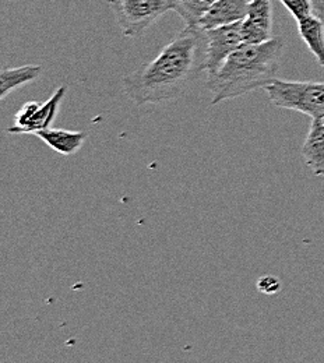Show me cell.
Returning <instances> with one entry per match:
<instances>
[{
    "mask_svg": "<svg viewBox=\"0 0 324 363\" xmlns=\"http://www.w3.org/2000/svg\"><path fill=\"white\" fill-rule=\"evenodd\" d=\"M298 31L302 41L324 67V21L318 14H311L298 21Z\"/></svg>",
    "mask_w": 324,
    "mask_h": 363,
    "instance_id": "obj_11",
    "label": "cell"
},
{
    "mask_svg": "<svg viewBox=\"0 0 324 363\" xmlns=\"http://www.w3.org/2000/svg\"><path fill=\"white\" fill-rule=\"evenodd\" d=\"M249 10V0H217L201 17L199 26L207 31L245 20Z\"/></svg>",
    "mask_w": 324,
    "mask_h": 363,
    "instance_id": "obj_8",
    "label": "cell"
},
{
    "mask_svg": "<svg viewBox=\"0 0 324 363\" xmlns=\"http://www.w3.org/2000/svg\"><path fill=\"white\" fill-rule=\"evenodd\" d=\"M264 91L277 108L296 111L312 119L324 118V83L276 79Z\"/></svg>",
    "mask_w": 324,
    "mask_h": 363,
    "instance_id": "obj_3",
    "label": "cell"
},
{
    "mask_svg": "<svg viewBox=\"0 0 324 363\" xmlns=\"http://www.w3.org/2000/svg\"><path fill=\"white\" fill-rule=\"evenodd\" d=\"M256 286L262 294L273 296L281 291V281L274 275H263L257 279Z\"/></svg>",
    "mask_w": 324,
    "mask_h": 363,
    "instance_id": "obj_15",
    "label": "cell"
},
{
    "mask_svg": "<svg viewBox=\"0 0 324 363\" xmlns=\"http://www.w3.org/2000/svg\"><path fill=\"white\" fill-rule=\"evenodd\" d=\"M284 48L285 43L279 37L263 44L239 46L217 73L207 76L206 87L211 94V104L218 105L272 84L278 79Z\"/></svg>",
    "mask_w": 324,
    "mask_h": 363,
    "instance_id": "obj_2",
    "label": "cell"
},
{
    "mask_svg": "<svg viewBox=\"0 0 324 363\" xmlns=\"http://www.w3.org/2000/svg\"><path fill=\"white\" fill-rule=\"evenodd\" d=\"M296 21L315 13L312 0H279Z\"/></svg>",
    "mask_w": 324,
    "mask_h": 363,
    "instance_id": "obj_14",
    "label": "cell"
},
{
    "mask_svg": "<svg viewBox=\"0 0 324 363\" xmlns=\"http://www.w3.org/2000/svg\"><path fill=\"white\" fill-rule=\"evenodd\" d=\"M206 31L186 26L157 57L122 79L123 92L138 106L178 99L204 72Z\"/></svg>",
    "mask_w": 324,
    "mask_h": 363,
    "instance_id": "obj_1",
    "label": "cell"
},
{
    "mask_svg": "<svg viewBox=\"0 0 324 363\" xmlns=\"http://www.w3.org/2000/svg\"><path fill=\"white\" fill-rule=\"evenodd\" d=\"M240 30L243 44H263L274 38L272 0H250Z\"/></svg>",
    "mask_w": 324,
    "mask_h": 363,
    "instance_id": "obj_7",
    "label": "cell"
},
{
    "mask_svg": "<svg viewBox=\"0 0 324 363\" xmlns=\"http://www.w3.org/2000/svg\"><path fill=\"white\" fill-rule=\"evenodd\" d=\"M217 0H174L177 11L186 23V26H199L201 17Z\"/></svg>",
    "mask_w": 324,
    "mask_h": 363,
    "instance_id": "obj_13",
    "label": "cell"
},
{
    "mask_svg": "<svg viewBox=\"0 0 324 363\" xmlns=\"http://www.w3.org/2000/svg\"><path fill=\"white\" fill-rule=\"evenodd\" d=\"M67 92L66 86H60L53 91L47 102L30 101L24 104L14 115L13 125L7 129L10 135H37L41 130L49 129L56 119L59 106Z\"/></svg>",
    "mask_w": 324,
    "mask_h": 363,
    "instance_id": "obj_5",
    "label": "cell"
},
{
    "mask_svg": "<svg viewBox=\"0 0 324 363\" xmlns=\"http://www.w3.org/2000/svg\"><path fill=\"white\" fill-rule=\"evenodd\" d=\"M315 14H318L324 21V0H312Z\"/></svg>",
    "mask_w": 324,
    "mask_h": 363,
    "instance_id": "obj_16",
    "label": "cell"
},
{
    "mask_svg": "<svg viewBox=\"0 0 324 363\" xmlns=\"http://www.w3.org/2000/svg\"><path fill=\"white\" fill-rule=\"evenodd\" d=\"M35 136L40 137L53 151L62 155L76 154L87 140L86 132H72L53 128L41 130Z\"/></svg>",
    "mask_w": 324,
    "mask_h": 363,
    "instance_id": "obj_10",
    "label": "cell"
},
{
    "mask_svg": "<svg viewBox=\"0 0 324 363\" xmlns=\"http://www.w3.org/2000/svg\"><path fill=\"white\" fill-rule=\"evenodd\" d=\"M43 66L26 65L13 69H4L0 73V98L4 99L11 91L38 80L43 74Z\"/></svg>",
    "mask_w": 324,
    "mask_h": 363,
    "instance_id": "obj_12",
    "label": "cell"
},
{
    "mask_svg": "<svg viewBox=\"0 0 324 363\" xmlns=\"http://www.w3.org/2000/svg\"><path fill=\"white\" fill-rule=\"evenodd\" d=\"M302 158L313 175H324V118L312 119L309 133L302 145Z\"/></svg>",
    "mask_w": 324,
    "mask_h": 363,
    "instance_id": "obj_9",
    "label": "cell"
},
{
    "mask_svg": "<svg viewBox=\"0 0 324 363\" xmlns=\"http://www.w3.org/2000/svg\"><path fill=\"white\" fill-rule=\"evenodd\" d=\"M240 28L242 21L206 31L204 72L207 76L217 73L232 53L243 44Z\"/></svg>",
    "mask_w": 324,
    "mask_h": 363,
    "instance_id": "obj_6",
    "label": "cell"
},
{
    "mask_svg": "<svg viewBox=\"0 0 324 363\" xmlns=\"http://www.w3.org/2000/svg\"><path fill=\"white\" fill-rule=\"evenodd\" d=\"M122 34L128 38L143 35L165 13L174 11V0H108Z\"/></svg>",
    "mask_w": 324,
    "mask_h": 363,
    "instance_id": "obj_4",
    "label": "cell"
}]
</instances>
